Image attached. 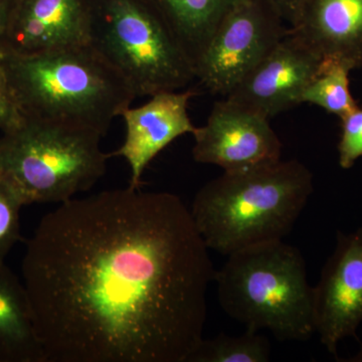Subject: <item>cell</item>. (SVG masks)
Here are the masks:
<instances>
[{
  "label": "cell",
  "instance_id": "cell-1",
  "mask_svg": "<svg viewBox=\"0 0 362 362\" xmlns=\"http://www.w3.org/2000/svg\"><path fill=\"white\" fill-rule=\"evenodd\" d=\"M21 272L45 362H187L216 276L180 197L131 187L45 214Z\"/></svg>",
  "mask_w": 362,
  "mask_h": 362
},
{
  "label": "cell",
  "instance_id": "cell-2",
  "mask_svg": "<svg viewBox=\"0 0 362 362\" xmlns=\"http://www.w3.org/2000/svg\"><path fill=\"white\" fill-rule=\"evenodd\" d=\"M314 192L310 169L297 159L223 171L197 192L190 213L209 250L228 257L284 240Z\"/></svg>",
  "mask_w": 362,
  "mask_h": 362
},
{
  "label": "cell",
  "instance_id": "cell-3",
  "mask_svg": "<svg viewBox=\"0 0 362 362\" xmlns=\"http://www.w3.org/2000/svg\"><path fill=\"white\" fill-rule=\"evenodd\" d=\"M2 61L23 116L78 124L104 136L137 97L89 44L32 54L2 51Z\"/></svg>",
  "mask_w": 362,
  "mask_h": 362
},
{
  "label": "cell",
  "instance_id": "cell-4",
  "mask_svg": "<svg viewBox=\"0 0 362 362\" xmlns=\"http://www.w3.org/2000/svg\"><path fill=\"white\" fill-rule=\"evenodd\" d=\"M214 282L223 310L246 329L270 331L281 342L307 341L315 334L306 263L284 240L228 255Z\"/></svg>",
  "mask_w": 362,
  "mask_h": 362
},
{
  "label": "cell",
  "instance_id": "cell-5",
  "mask_svg": "<svg viewBox=\"0 0 362 362\" xmlns=\"http://www.w3.org/2000/svg\"><path fill=\"white\" fill-rule=\"evenodd\" d=\"M102 137L78 124L23 116L0 138V178L23 206L70 201L106 173Z\"/></svg>",
  "mask_w": 362,
  "mask_h": 362
},
{
  "label": "cell",
  "instance_id": "cell-6",
  "mask_svg": "<svg viewBox=\"0 0 362 362\" xmlns=\"http://www.w3.org/2000/svg\"><path fill=\"white\" fill-rule=\"evenodd\" d=\"M89 45L137 97L183 90L197 80L192 59L147 0H94Z\"/></svg>",
  "mask_w": 362,
  "mask_h": 362
},
{
  "label": "cell",
  "instance_id": "cell-7",
  "mask_svg": "<svg viewBox=\"0 0 362 362\" xmlns=\"http://www.w3.org/2000/svg\"><path fill=\"white\" fill-rule=\"evenodd\" d=\"M288 28L266 0H237L197 62V80L211 94L228 96Z\"/></svg>",
  "mask_w": 362,
  "mask_h": 362
},
{
  "label": "cell",
  "instance_id": "cell-8",
  "mask_svg": "<svg viewBox=\"0 0 362 362\" xmlns=\"http://www.w3.org/2000/svg\"><path fill=\"white\" fill-rule=\"evenodd\" d=\"M192 135L194 160L223 171L259 168L282 159V142L270 119L228 98L214 105L206 124Z\"/></svg>",
  "mask_w": 362,
  "mask_h": 362
},
{
  "label": "cell",
  "instance_id": "cell-9",
  "mask_svg": "<svg viewBox=\"0 0 362 362\" xmlns=\"http://www.w3.org/2000/svg\"><path fill=\"white\" fill-rule=\"evenodd\" d=\"M315 334L337 358L338 345L362 323V226L337 230V244L313 287Z\"/></svg>",
  "mask_w": 362,
  "mask_h": 362
},
{
  "label": "cell",
  "instance_id": "cell-10",
  "mask_svg": "<svg viewBox=\"0 0 362 362\" xmlns=\"http://www.w3.org/2000/svg\"><path fill=\"white\" fill-rule=\"evenodd\" d=\"M322 59L291 28L257 64L228 99L271 119L299 106Z\"/></svg>",
  "mask_w": 362,
  "mask_h": 362
},
{
  "label": "cell",
  "instance_id": "cell-11",
  "mask_svg": "<svg viewBox=\"0 0 362 362\" xmlns=\"http://www.w3.org/2000/svg\"><path fill=\"white\" fill-rule=\"evenodd\" d=\"M94 0H16L0 49L32 54L89 44Z\"/></svg>",
  "mask_w": 362,
  "mask_h": 362
},
{
  "label": "cell",
  "instance_id": "cell-12",
  "mask_svg": "<svg viewBox=\"0 0 362 362\" xmlns=\"http://www.w3.org/2000/svg\"><path fill=\"white\" fill-rule=\"evenodd\" d=\"M195 95L194 90L157 93L141 106L128 107L121 113L125 139L113 156L122 157L130 166L129 187L139 188L150 162L180 136L194 132L188 105Z\"/></svg>",
  "mask_w": 362,
  "mask_h": 362
},
{
  "label": "cell",
  "instance_id": "cell-13",
  "mask_svg": "<svg viewBox=\"0 0 362 362\" xmlns=\"http://www.w3.org/2000/svg\"><path fill=\"white\" fill-rule=\"evenodd\" d=\"M290 28L321 59L362 68V0H305Z\"/></svg>",
  "mask_w": 362,
  "mask_h": 362
},
{
  "label": "cell",
  "instance_id": "cell-14",
  "mask_svg": "<svg viewBox=\"0 0 362 362\" xmlns=\"http://www.w3.org/2000/svg\"><path fill=\"white\" fill-rule=\"evenodd\" d=\"M0 362H45L25 286L0 259Z\"/></svg>",
  "mask_w": 362,
  "mask_h": 362
},
{
  "label": "cell",
  "instance_id": "cell-15",
  "mask_svg": "<svg viewBox=\"0 0 362 362\" xmlns=\"http://www.w3.org/2000/svg\"><path fill=\"white\" fill-rule=\"evenodd\" d=\"M194 68L223 16L237 0H147Z\"/></svg>",
  "mask_w": 362,
  "mask_h": 362
},
{
  "label": "cell",
  "instance_id": "cell-16",
  "mask_svg": "<svg viewBox=\"0 0 362 362\" xmlns=\"http://www.w3.org/2000/svg\"><path fill=\"white\" fill-rule=\"evenodd\" d=\"M351 69L337 59H322L319 70L305 88L302 104L320 107L341 119L356 110V99L350 92Z\"/></svg>",
  "mask_w": 362,
  "mask_h": 362
},
{
  "label": "cell",
  "instance_id": "cell-17",
  "mask_svg": "<svg viewBox=\"0 0 362 362\" xmlns=\"http://www.w3.org/2000/svg\"><path fill=\"white\" fill-rule=\"evenodd\" d=\"M271 344L258 331L246 329L240 337L220 334L199 343L187 362H268Z\"/></svg>",
  "mask_w": 362,
  "mask_h": 362
},
{
  "label": "cell",
  "instance_id": "cell-18",
  "mask_svg": "<svg viewBox=\"0 0 362 362\" xmlns=\"http://www.w3.org/2000/svg\"><path fill=\"white\" fill-rule=\"evenodd\" d=\"M20 197L0 178V259H6L11 250L21 240Z\"/></svg>",
  "mask_w": 362,
  "mask_h": 362
},
{
  "label": "cell",
  "instance_id": "cell-19",
  "mask_svg": "<svg viewBox=\"0 0 362 362\" xmlns=\"http://www.w3.org/2000/svg\"><path fill=\"white\" fill-rule=\"evenodd\" d=\"M340 121L341 134L337 147L338 163L343 169H350L362 157V109L357 107Z\"/></svg>",
  "mask_w": 362,
  "mask_h": 362
},
{
  "label": "cell",
  "instance_id": "cell-20",
  "mask_svg": "<svg viewBox=\"0 0 362 362\" xmlns=\"http://www.w3.org/2000/svg\"><path fill=\"white\" fill-rule=\"evenodd\" d=\"M21 119L23 115L9 84L0 49V130L4 132L11 129L21 122Z\"/></svg>",
  "mask_w": 362,
  "mask_h": 362
},
{
  "label": "cell",
  "instance_id": "cell-21",
  "mask_svg": "<svg viewBox=\"0 0 362 362\" xmlns=\"http://www.w3.org/2000/svg\"><path fill=\"white\" fill-rule=\"evenodd\" d=\"M277 11L286 25L292 28L299 18L305 0H266Z\"/></svg>",
  "mask_w": 362,
  "mask_h": 362
},
{
  "label": "cell",
  "instance_id": "cell-22",
  "mask_svg": "<svg viewBox=\"0 0 362 362\" xmlns=\"http://www.w3.org/2000/svg\"><path fill=\"white\" fill-rule=\"evenodd\" d=\"M16 0H0V40L6 32Z\"/></svg>",
  "mask_w": 362,
  "mask_h": 362
},
{
  "label": "cell",
  "instance_id": "cell-23",
  "mask_svg": "<svg viewBox=\"0 0 362 362\" xmlns=\"http://www.w3.org/2000/svg\"><path fill=\"white\" fill-rule=\"evenodd\" d=\"M337 361L344 362H362V345L358 351H357V354H354V356L349 357V358L347 359H337Z\"/></svg>",
  "mask_w": 362,
  "mask_h": 362
}]
</instances>
